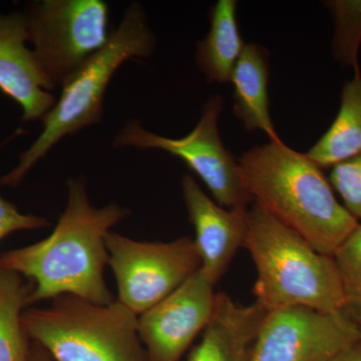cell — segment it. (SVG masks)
I'll list each match as a JSON object with an SVG mask.
<instances>
[{
  "label": "cell",
  "instance_id": "6da1fadb",
  "mask_svg": "<svg viewBox=\"0 0 361 361\" xmlns=\"http://www.w3.org/2000/svg\"><path fill=\"white\" fill-rule=\"evenodd\" d=\"M128 215V209L118 204L92 206L85 183L71 179L68 203L51 234L37 243L2 253L0 267L32 283L30 305L63 295L109 305L116 300L104 281L109 263L106 237Z\"/></svg>",
  "mask_w": 361,
  "mask_h": 361
},
{
  "label": "cell",
  "instance_id": "7a4b0ae2",
  "mask_svg": "<svg viewBox=\"0 0 361 361\" xmlns=\"http://www.w3.org/2000/svg\"><path fill=\"white\" fill-rule=\"evenodd\" d=\"M238 163L255 203L320 253L334 256L360 225L337 201L322 168L283 142L254 147Z\"/></svg>",
  "mask_w": 361,
  "mask_h": 361
},
{
  "label": "cell",
  "instance_id": "3957f363",
  "mask_svg": "<svg viewBox=\"0 0 361 361\" xmlns=\"http://www.w3.org/2000/svg\"><path fill=\"white\" fill-rule=\"evenodd\" d=\"M256 268L253 293L267 311L304 306L323 312L343 310L334 259L254 203L244 245Z\"/></svg>",
  "mask_w": 361,
  "mask_h": 361
},
{
  "label": "cell",
  "instance_id": "277c9868",
  "mask_svg": "<svg viewBox=\"0 0 361 361\" xmlns=\"http://www.w3.org/2000/svg\"><path fill=\"white\" fill-rule=\"evenodd\" d=\"M155 47L156 37L144 7L134 2L111 32L106 47L61 87L56 104L42 121V133L21 154L18 165L0 178V186H18L61 140L101 123L104 94L116 71L130 59L149 58Z\"/></svg>",
  "mask_w": 361,
  "mask_h": 361
},
{
  "label": "cell",
  "instance_id": "5b68a950",
  "mask_svg": "<svg viewBox=\"0 0 361 361\" xmlns=\"http://www.w3.org/2000/svg\"><path fill=\"white\" fill-rule=\"evenodd\" d=\"M23 326L54 361H149L137 315L118 300L99 305L73 295L26 310Z\"/></svg>",
  "mask_w": 361,
  "mask_h": 361
},
{
  "label": "cell",
  "instance_id": "8992f818",
  "mask_svg": "<svg viewBox=\"0 0 361 361\" xmlns=\"http://www.w3.org/2000/svg\"><path fill=\"white\" fill-rule=\"evenodd\" d=\"M23 14L28 44L54 90L101 51L113 32L103 0H42L28 4Z\"/></svg>",
  "mask_w": 361,
  "mask_h": 361
},
{
  "label": "cell",
  "instance_id": "52a82bcc",
  "mask_svg": "<svg viewBox=\"0 0 361 361\" xmlns=\"http://www.w3.org/2000/svg\"><path fill=\"white\" fill-rule=\"evenodd\" d=\"M223 108L222 97H210L202 108L196 127L180 139L157 135L145 129L139 121L130 120L116 134L114 147L160 149L177 157L200 178L219 205L228 209L247 207L252 198L238 161L225 148L219 134Z\"/></svg>",
  "mask_w": 361,
  "mask_h": 361
},
{
  "label": "cell",
  "instance_id": "ba28073f",
  "mask_svg": "<svg viewBox=\"0 0 361 361\" xmlns=\"http://www.w3.org/2000/svg\"><path fill=\"white\" fill-rule=\"evenodd\" d=\"M109 263L115 274L118 301L141 315L161 302L200 269L194 239L171 242L135 241L109 232Z\"/></svg>",
  "mask_w": 361,
  "mask_h": 361
},
{
  "label": "cell",
  "instance_id": "9c48e42d",
  "mask_svg": "<svg viewBox=\"0 0 361 361\" xmlns=\"http://www.w3.org/2000/svg\"><path fill=\"white\" fill-rule=\"evenodd\" d=\"M360 337V325L343 310L279 308L266 314L251 361H331Z\"/></svg>",
  "mask_w": 361,
  "mask_h": 361
},
{
  "label": "cell",
  "instance_id": "30bf717a",
  "mask_svg": "<svg viewBox=\"0 0 361 361\" xmlns=\"http://www.w3.org/2000/svg\"><path fill=\"white\" fill-rule=\"evenodd\" d=\"M215 284L200 268L137 317V331L149 361H180L212 318L217 298Z\"/></svg>",
  "mask_w": 361,
  "mask_h": 361
},
{
  "label": "cell",
  "instance_id": "8fae6325",
  "mask_svg": "<svg viewBox=\"0 0 361 361\" xmlns=\"http://www.w3.org/2000/svg\"><path fill=\"white\" fill-rule=\"evenodd\" d=\"M183 199L195 230L201 268L215 283L245 241L248 209H228L208 196L191 175L182 179Z\"/></svg>",
  "mask_w": 361,
  "mask_h": 361
},
{
  "label": "cell",
  "instance_id": "7c38bea8",
  "mask_svg": "<svg viewBox=\"0 0 361 361\" xmlns=\"http://www.w3.org/2000/svg\"><path fill=\"white\" fill-rule=\"evenodd\" d=\"M27 44L25 14L0 13V92L18 104L23 121L35 122L44 120L56 99Z\"/></svg>",
  "mask_w": 361,
  "mask_h": 361
},
{
  "label": "cell",
  "instance_id": "4fadbf2b",
  "mask_svg": "<svg viewBox=\"0 0 361 361\" xmlns=\"http://www.w3.org/2000/svg\"><path fill=\"white\" fill-rule=\"evenodd\" d=\"M267 312L257 302L240 305L225 293H217L212 318L187 361H251Z\"/></svg>",
  "mask_w": 361,
  "mask_h": 361
},
{
  "label": "cell",
  "instance_id": "5bb4252c",
  "mask_svg": "<svg viewBox=\"0 0 361 361\" xmlns=\"http://www.w3.org/2000/svg\"><path fill=\"white\" fill-rule=\"evenodd\" d=\"M270 54L259 44H246L233 71V111L247 133L261 130L270 142H280L270 115L268 84Z\"/></svg>",
  "mask_w": 361,
  "mask_h": 361
},
{
  "label": "cell",
  "instance_id": "9a60e30c",
  "mask_svg": "<svg viewBox=\"0 0 361 361\" xmlns=\"http://www.w3.org/2000/svg\"><path fill=\"white\" fill-rule=\"evenodd\" d=\"M236 0H219L210 9V30L197 44L196 63L211 84L231 82L244 44L237 21Z\"/></svg>",
  "mask_w": 361,
  "mask_h": 361
},
{
  "label": "cell",
  "instance_id": "2e32d148",
  "mask_svg": "<svg viewBox=\"0 0 361 361\" xmlns=\"http://www.w3.org/2000/svg\"><path fill=\"white\" fill-rule=\"evenodd\" d=\"M361 154V75L342 85L341 106L334 123L306 155L320 168Z\"/></svg>",
  "mask_w": 361,
  "mask_h": 361
},
{
  "label": "cell",
  "instance_id": "e0dca14e",
  "mask_svg": "<svg viewBox=\"0 0 361 361\" xmlns=\"http://www.w3.org/2000/svg\"><path fill=\"white\" fill-rule=\"evenodd\" d=\"M32 290L25 277L0 267V361H28L32 339L23 314Z\"/></svg>",
  "mask_w": 361,
  "mask_h": 361
},
{
  "label": "cell",
  "instance_id": "ac0fdd59",
  "mask_svg": "<svg viewBox=\"0 0 361 361\" xmlns=\"http://www.w3.org/2000/svg\"><path fill=\"white\" fill-rule=\"evenodd\" d=\"M323 4L334 21L332 56L341 66L353 68L355 75H361V0H327Z\"/></svg>",
  "mask_w": 361,
  "mask_h": 361
},
{
  "label": "cell",
  "instance_id": "d6986e66",
  "mask_svg": "<svg viewBox=\"0 0 361 361\" xmlns=\"http://www.w3.org/2000/svg\"><path fill=\"white\" fill-rule=\"evenodd\" d=\"M343 293V310L361 326V222L332 256Z\"/></svg>",
  "mask_w": 361,
  "mask_h": 361
},
{
  "label": "cell",
  "instance_id": "ffe728a7",
  "mask_svg": "<svg viewBox=\"0 0 361 361\" xmlns=\"http://www.w3.org/2000/svg\"><path fill=\"white\" fill-rule=\"evenodd\" d=\"M329 182L341 197L342 205L361 221V154L332 167Z\"/></svg>",
  "mask_w": 361,
  "mask_h": 361
},
{
  "label": "cell",
  "instance_id": "44dd1931",
  "mask_svg": "<svg viewBox=\"0 0 361 361\" xmlns=\"http://www.w3.org/2000/svg\"><path fill=\"white\" fill-rule=\"evenodd\" d=\"M49 225L44 218L20 213L13 204L0 196V241L11 233L40 229Z\"/></svg>",
  "mask_w": 361,
  "mask_h": 361
},
{
  "label": "cell",
  "instance_id": "7402d4cb",
  "mask_svg": "<svg viewBox=\"0 0 361 361\" xmlns=\"http://www.w3.org/2000/svg\"><path fill=\"white\" fill-rule=\"evenodd\" d=\"M331 361H361V337L341 351Z\"/></svg>",
  "mask_w": 361,
  "mask_h": 361
},
{
  "label": "cell",
  "instance_id": "603a6c76",
  "mask_svg": "<svg viewBox=\"0 0 361 361\" xmlns=\"http://www.w3.org/2000/svg\"><path fill=\"white\" fill-rule=\"evenodd\" d=\"M28 361H54V360L39 343L32 341Z\"/></svg>",
  "mask_w": 361,
  "mask_h": 361
}]
</instances>
